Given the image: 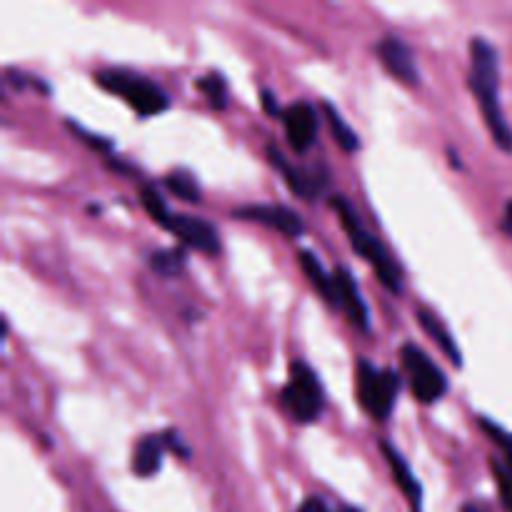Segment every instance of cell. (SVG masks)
I'll return each mask as SVG.
<instances>
[{"mask_svg":"<svg viewBox=\"0 0 512 512\" xmlns=\"http://www.w3.org/2000/svg\"><path fill=\"white\" fill-rule=\"evenodd\" d=\"M95 80L108 93L123 95L125 103L143 118L163 113L170 105L168 93L143 75L128 73V70H103V73L95 75Z\"/></svg>","mask_w":512,"mask_h":512,"instance_id":"3957f363","label":"cell"},{"mask_svg":"<svg viewBox=\"0 0 512 512\" xmlns=\"http://www.w3.org/2000/svg\"><path fill=\"white\" fill-rule=\"evenodd\" d=\"M335 283V308L343 310L348 315V320L353 323V328L368 333L370 330V313L368 305H365L363 295H360L358 283H355L353 273L348 268H338L333 273Z\"/></svg>","mask_w":512,"mask_h":512,"instance_id":"9c48e42d","label":"cell"},{"mask_svg":"<svg viewBox=\"0 0 512 512\" xmlns=\"http://www.w3.org/2000/svg\"><path fill=\"white\" fill-rule=\"evenodd\" d=\"M323 113H325V118H328V125H330V130H333V135H335V140H338L340 148L348 150V153H355V150L360 148V140H358V135L353 133V128L345 123L343 115H340L330 103H323Z\"/></svg>","mask_w":512,"mask_h":512,"instance_id":"ac0fdd59","label":"cell"},{"mask_svg":"<svg viewBox=\"0 0 512 512\" xmlns=\"http://www.w3.org/2000/svg\"><path fill=\"white\" fill-rule=\"evenodd\" d=\"M400 360H403V368L408 373L410 390H413V395L420 403L430 405L448 393V378H445V373L418 345H403Z\"/></svg>","mask_w":512,"mask_h":512,"instance_id":"8992f818","label":"cell"},{"mask_svg":"<svg viewBox=\"0 0 512 512\" xmlns=\"http://www.w3.org/2000/svg\"><path fill=\"white\" fill-rule=\"evenodd\" d=\"M330 205H333V210L338 213L340 223H343V228H345V233H348L350 243H353L355 253H360L365 260H368L370 268L375 270L378 280L390 290V293H400V290H403V283H400V273H398V268H395L393 258H390L388 250L383 248V243H380V240L375 238L368 228H365L363 220L358 218V213H355L353 205L348 203V198H343V195H335V198L330 200Z\"/></svg>","mask_w":512,"mask_h":512,"instance_id":"7a4b0ae2","label":"cell"},{"mask_svg":"<svg viewBox=\"0 0 512 512\" xmlns=\"http://www.w3.org/2000/svg\"><path fill=\"white\" fill-rule=\"evenodd\" d=\"M415 315H418L420 328H423L425 333L435 340V345H438V348L448 355L450 363H453L455 368H460V365H463V353L458 350V345H455L453 335L448 333V328H445L443 320H440L435 313H430L428 308H418V313Z\"/></svg>","mask_w":512,"mask_h":512,"instance_id":"5bb4252c","label":"cell"},{"mask_svg":"<svg viewBox=\"0 0 512 512\" xmlns=\"http://www.w3.org/2000/svg\"><path fill=\"white\" fill-rule=\"evenodd\" d=\"M400 393V378L390 368H375L368 360H358V400L365 413L383 423L390 418Z\"/></svg>","mask_w":512,"mask_h":512,"instance_id":"5b68a950","label":"cell"},{"mask_svg":"<svg viewBox=\"0 0 512 512\" xmlns=\"http://www.w3.org/2000/svg\"><path fill=\"white\" fill-rule=\"evenodd\" d=\"M268 158L275 168L283 170L290 190H293L295 195H300V198L315 200L320 193H323L325 185H328V173H325V168H303V165H290L288 160H285V155L280 153L275 145H268Z\"/></svg>","mask_w":512,"mask_h":512,"instance_id":"52a82bcc","label":"cell"},{"mask_svg":"<svg viewBox=\"0 0 512 512\" xmlns=\"http://www.w3.org/2000/svg\"><path fill=\"white\" fill-rule=\"evenodd\" d=\"M480 428H483L485 433H488L490 438H493L495 443H498L500 448H503V453H505V465H508V473L512 475V435L505 433V430L498 428V425H495V423H490L488 418L480 420Z\"/></svg>","mask_w":512,"mask_h":512,"instance_id":"7402d4cb","label":"cell"},{"mask_svg":"<svg viewBox=\"0 0 512 512\" xmlns=\"http://www.w3.org/2000/svg\"><path fill=\"white\" fill-rule=\"evenodd\" d=\"M168 230L188 248L200 250L205 255L220 253V235L215 225L208 223V220L193 218V215H173Z\"/></svg>","mask_w":512,"mask_h":512,"instance_id":"30bf717a","label":"cell"},{"mask_svg":"<svg viewBox=\"0 0 512 512\" xmlns=\"http://www.w3.org/2000/svg\"><path fill=\"white\" fill-rule=\"evenodd\" d=\"M503 230H505V233H508L510 238H512V200H510L508 205H505V215H503Z\"/></svg>","mask_w":512,"mask_h":512,"instance_id":"484cf974","label":"cell"},{"mask_svg":"<svg viewBox=\"0 0 512 512\" xmlns=\"http://www.w3.org/2000/svg\"><path fill=\"white\" fill-rule=\"evenodd\" d=\"M235 215L243 220L268 225V228L283 233L285 238H300L305 233L300 215L293 208H288V205H248V208L235 210Z\"/></svg>","mask_w":512,"mask_h":512,"instance_id":"8fae6325","label":"cell"},{"mask_svg":"<svg viewBox=\"0 0 512 512\" xmlns=\"http://www.w3.org/2000/svg\"><path fill=\"white\" fill-rule=\"evenodd\" d=\"M280 405L295 423H313L323 413V385L303 360L290 365V380L280 393Z\"/></svg>","mask_w":512,"mask_h":512,"instance_id":"277c9868","label":"cell"},{"mask_svg":"<svg viewBox=\"0 0 512 512\" xmlns=\"http://www.w3.org/2000/svg\"><path fill=\"white\" fill-rule=\"evenodd\" d=\"M298 512H330L328 505H325L323 498H310L300 505Z\"/></svg>","mask_w":512,"mask_h":512,"instance_id":"d4e9b609","label":"cell"},{"mask_svg":"<svg viewBox=\"0 0 512 512\" xmlns=\"http://www.w3.org/2000/svg\"><path fill=\"white\" fill-rule=\"evenodd\" d=\"M150 268L158 275H163V278H173V275H178L185 268V253L180 248L155 250L150 255Z\"/></svg>","mask_w":512,"mask_h":512,"instance_id":"44dd1931","label":"cell"},{"mask_svg":"<svg viewBox=\"0 0 512 512\" xmlns=\"http://www.w3.org/2000/svg\"><path fill=\"white\" fill-rule=\"evenodd\" d=\"M465 512H478V510H475L473 505H468V508H465Z\"/></svg>","mask_w":512,"mask_h":512,"instance_id":"83f0119b","label":"cell"},{"mask_svg":"<svg viewBox=\"0 0 512 512\" xmlns=\"http://www.w3.org/2000/svg\"><path fill=\"white\" fill-rule=\"evenodd\" d=\"M165 185L173 195H178L185 203H200L203 198V190H200L198 180L188 173V170H173L170 175H165Z\"/></svg>","mask_w":512,"mask_h":512,"instance_id":"e0dca14e","label":"cell"},{"mask_svg":"<svg viewBox=\"0 0 512 512\" xmlns=\"http://www.w3.org/2000/svg\"><path fill=\"white\" fill-rule=\"evenodd\" d=\"M198 90L208 98L210 108L223 110L228 105V83L220 73H208L203 78H198Z\"/></svg>","mask_w":512,"mask_h":512,"instance_id":"ffe728a7","label":"cell"},{"mask_svg":"<svg viewBox=\"0 0 512 512\" xmlns=\"http://www.w3.org/2000/svg\"><path fill=\"white\" fill-rule=\"evenodd\" d=\"M493 473L495 480H498V490H500V498H503V505L508 508V512H512V475L508 473V468L493 460Z\"/></svg>","mask_w":512,"mask_h":512,"instance_id":"603a6c76","label":"cell"},{"mask_svg":"<svg viewBox=\"0 0 512 512\" xmlns=\"http://www.w3.org/2000/svg\"><path fill=\"white\" fill-rule=\"evenodd\" d=\"M378 55L383 60L385 70L393 75L395 80L405 85H418L420 83V70L418 63H415V55L410 50V45L400 38H385L380 40L378 45Z\"/></svg>","mask_w":512,"mask_h":512,"instance_id":"7c38bea8","label":"cell"},{"mask_svg":"<svg viewBox=\"0 0 512 512\" xmlns=\"http://www.w3.org/2000/svg\"><path fill=\"white\" fill-rule=\"evenodd\" d=\"M468 85L483 110L485 125L493 135L495 145L512 153V128L500 105V55L490 40L475 35L470 40V75Z\"/></svg>","mask_w":512,"mask_h":512,"instance_id":"6da1fadb","label":"cell"},{"mask_svg":"<svg viewBox=\"0 0 512 512\" xmlns=\"http://www.w3.org/2000/svg\"><path fill=\"white\" fill-rule=\"evenodd\" d=\"M140 203H143L145 213H148L160 228H170V220H173L175 213H170L168 203H165L163 195H160L153 185H143V188H140Z\"/></svg>","mask_w":512,"mask_h":512,"instance_id":"d6986e66","label":"cell"},{"mask_svg":"<svg viewBox=\"0 0 512 512\" xmlns=\"http://www.w3.org/2000/svg\"><path fill=\"white\" fill-rule=\"evenodd\" d=\"M170 448V433L165 435H148L135 445L133 453V473L140 478H153L163 465L165 450Z\"/></svg>","mask_w":512,"mask_h":512,"instance_id":"4fadbf2b","label":"cell"},{"mask_svg":"<svg viewBox=\"0 0 512 512\" xmlns=\"http://www.w3.org/2000/svg\"><path fill=\"white\" fill-rule=\"evenodd\" d=\"M340 512H360V510H355V508H343Z\"/></svg>","mask_w":512,"mask_h":512,"instance_id":"4316f807","label":"cell"},{"mask_svg":"<svg viewBox=\"0 0 512 512\" xmlns=\"http://www.w3.org/2000/svg\"><path fill=\"white\" fill-rule=\"evenodd\" d=\"M283 125H285V135H288L290 148H293L295 153L303 155L313 148L315 138H318L320 115L313 105L300 100V103H293L290 108H285Z\"/></svg>","mask_w":512,"mask_h":512,"instance_id":"ba28073f","label":"cell"},{"mask_svg":"<svg viewBox=\"0 0 512 512\" xmlns=\"http://www.w3.org/2000/svg\"><path fill=\"white\" fill-rule=\"evenodd\" d=\"M383 453H385V458H388L390 470H393L395 483H398V488L403 490V493L408 495V498L413 500L415 505H418L420 498H423V488H420V483H418V480H415V475H413V470H410V465L405 463L403 455H400L398 450H395L390 443H383Z\"/></svg>","mask_w":512,"mask_h":512,"instance_id":"2e32d148","label":"cell"},{"mask_svg":"<svg viewBox=\"0 0 512 512\" xmlns=\"http://www.w3.org/2000/svg\"><path fill=\"white\" fill-rule=\"evenodd\" d=\"M298 260H300V268H303V273L308 275V280L313 283V288L323 295L325 303L333 305L335 308L333 273H328V270L323 268V263H320V260L315 258V253H310V250H300Z\"/></svg>","mask_w":512,"mask_h":512,"instance_id":"9a60e30c","label":"cell"},{"mask_svg":"<svg viewBox=\"0 0 512 512\" xmlns=\"http://www.w3.org/2000/svg\"><path fill=\"white\" fill-rule=\"evenodd\" d=\"M263 108H265V113H270V115H278V118H283V113H285V108H280L278 103H275V95L270 93V90H263Z\"/></svg>","mask_w":512,"mask_h":512,"instance_id":"cb8c5ba5","label":"cell"}]
</instances>
